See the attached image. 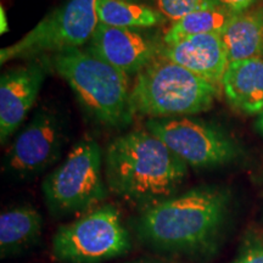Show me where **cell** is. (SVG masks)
Instances as JSON below:
<instances>
[{
  "mask_svg": "<svg viewBox=\"0 0 263 263\" xmlns=\"http://www.w3.org/2000/svg\"><path fill=\"white\" fill-rule=\"evenodd\" d=\"M104 177L99 144L90 138L78 141L43 182V195L51 215L68 217L97 209L107 196Z\"/></svg>",
  "mask_w": 263,
  "mask_h": 263,
  "instance_id": "5",
  "label": "cell"
},
{
  "mask_svg": "<svg viewBox=\"0 0 263 263\" xmlns=\"http://www.w3.org/2000/svg\"><path fill=\"white\" fill-rule=\"evenodd\" d=\"M229 206V194L199 186L144 210L137 232L144 242L171 254L202 255L217 244Z\"/></svg>",
  "mask_w": 263,
  "mask_h": 263,
  "instance_id": "2",
  "label": "cell"
},
{
  "mask_svg": "<svg viewBox=\"0 0 263 263\" xmlns=\"http://www.w3.org/2000/svg\"><path fill=\"white\" fill-rule=\"evenodd\" d=\"M221 85L227 101L240 112H263V59L230 61Z\"/></svg>",
  "mask_w": 263,
  "mask_h": 263,
  "instance_id": "13",
  "label": "cell"
},
{
  "mask_svg": "<svg viewBox=\"0 0 263 263\" xmlns=\"http://www.w3.org/2000/svg\"><path fill=\"white\" fill-rule=\"evenodd\" d=\"M235 14L221 5L212 6L184 16L164 32L163 44H173L199 34H222Z\"/></svg>",
  "mask_w": 263,
  "mask_h": 263,
  "instance_id": "17",
  "label": "cell"
},
{
  "mask_svg": "<svg viewBox=\"0 0 263 263\" xmlns=\"http://www.w3.org/2000/svg\"><path fill=\"white\" fill-rule=\"evenodd\" d=\"M218 87L160 55L137 73L130 91L134 115L190 117L213 106Z\"/></svg>",
  "mask_w": 263,
  "mask_h": 263,
  "instance_id": "4",
  "label": "cell"
},
{
  "mask_svg": "<svg viewBox=\"0 0 263 263\" xmlns=\"http://www.w3.org/2000/svg\"><path fill=\"white\" fill-rule=\"evenodd\" d=\"M257 128H258V130L261 132V134L263 136V112L259 115V117H258V121H257Z\"/></svg>",
  "mask_w": 263,
  "mask_h": 263,
  "instance_id": "21",
  "label": "cell"
},
{
  "mask_svg": "<svg viewBox=\"0 0 263 263\" xmlns=\"http://www.w3.org/2000/svg\"><path fill=\"white\" fill-rule=\"evenodd\" d=\"M95 10L100 24L118 28H151L166 21L157 9L132 0H97Z\"/></svg>",
  "mask_w": 263,
  "mask_h": 263,
  "instance_id": "16",
  "label": "cell"
},
{
  "mask_svg": "<svg viewBox=\"0 0 263 263\" xmlns=\"http://www.w3.org/2000/svg\"><path fill=\"white\" fill-rule=\"evenodd\" d=\"M95 3L97 0H68L52 10L21 39L0 50L2 65L57 55L89 43L99 24Z\"/></svg>",
  "mask_w": 263,
  "mask_h": 263,
  "instance_id": "7",
  "label": "cell"
},
{
  "mask_svg": "<svg viewBox=\"0 0 263 263\" xmlns=\"http://www.w3.org/2000/svg\"><path fill=\"white\" fill-rule=\"evenodd\" d=\"M129 249V234L120 211L111 205L98 206L61 226L51 242L52 256L61 263H101Z\"/></svg>",
  "mask_w": 263,
  "mask_h": 263,
  "instance_id": "6",
  "label": "cell"
},
{
  "mask_svg": "<svg viewBox=\"0 0 263 263\" xmlns=\"http://www.w3.org/2000/svg\"><path fill=\"white\" fill-rule=\"evenodd\" d=\"M65 137L59 114L41 108L9 146L4 159L5 172L20 179L43 173L60 159Z\"/></svg>",
  "mask_w": 263,
  "mask_h": 263,
  "instance_id": "9",
  "label": "cell"
},
{
  "mask_svg": "<svg viewBox=\"0 0 263 263\" xmlns=\"http://www.w3.org/2000/svg\"><path fill=\"white\" fill-rule=\"evenodd\" d=\"M132 2H136V3H140V4H146L150 2H155V0H132Z\"/></svg>",
  "mask_w": 263,
  "mask_h": 263,
  "instance_id": "22",
  "label": "cell"
},
{
  "mask_svg": "<svg viewBox=\"0 0 263 263\" xmlns=\"http://www.w3.org/2000/svg\"><path fill=\"white\" fill-rule=\"evenodd\" d=\"M229 263H263V238L250 240Z\"/></svg>",
  "mask_w": 263,
  "mask_h": 263,
  "instance_id": "19",
  "label": "cell"
},
{
  "mask_svg": "<svg viewBox=\"0 0 263 263\" xmlns=\"http://www.w3.org/2000/svg\"><path fill=\"white\" fill-rule=\"evenodd\" d=\"M218 5L223 6V8L230 10L234 14H239V12L245 11L254 6L258 5L262 0H215Z\"/></svg>",
  "mask_w": 263,
  "mask_h": 263,
  "instance_id": "20",
  "label": "cell"
},
{
  "mask_svg": "<svg viewBox=\"0 0 263 263\" xmlns=\"http://www.w3.org/2000/svg\"><path fill=\"white\" fill-rule=\"evenodd\" d=\"M221 37L229 62L263 59V4L235 14Z\"/></svg>",
  "mask_w": 263,
  "mask_h": 263,
  "instance_id": "14",
  "label": "cell"
},
{
  "mask_svg": "<svg viewBox=\"0 0 263 263\" xmlns=\"http://www.w3.org/2000/svg\"><path fill=\"white\" fill-rule=\"evenodd\" d=\"M155 4L161 14L172 22L192 12L218 5L215 0H155Z\"/></svg>",
  "mask_w": 263,
  "mask_h": 263,
  "instance_id": "18",
  "label": "cell"
},
{
  "mask_svg": "<svg viewBox=\"0 0 263 263\" xmlns=\"http://www.w3.org/2000/svg\"><path fill=\"white\" fill-rule=\"evenodd\" d=\"M88 50L126 73H139L162 52L159 42L140 29L118 28L99 22Z\"/></svg>",
  "mask_w": 263,
  "mask_h": 263,
  "instance_id": "10",
  "label": "cell"
},
{
  "mask_svg": "<svg viewBox=\"0 0 263 263\" xmlns=\"http://www.w3.org/2000/svg\"><path fill=\"white\" fill-rule=\"evenodd\" d=\"M51 65L95 122L112 128L130 123L134 112L126 72L81 48L52 55Z\"/></svg>",
  "mask_w": 263,
  "mask_h": 263,
  "instance_id": "3",
  "label": "cell"
},
{
  "mask_svg": "<svg viewBox=\"0 0 263 263\" xmlns=\"http://www.w3.org/2000/svg\"><path fill=\"white\" fill-rule=\"evenodd\" d=\"M133 263H164V262H160V261H137Z\"/></svg>",
  "mask_w": 263,
  "mask_h": 263,
  "instance_id": "23",
  "label": "cell"
},
{
  "mask_svg": "<svg viewBox=\"0 0 263 263\" xmlns=\"http://www.w3.org/2000/svg\"><path fill=\"white\" fill-rule=\"evenodd\" d=\"M104 174L108 192L146 210L176 195L188 164L150 132L134 130L108 144Z\"/></svg>",
  "mask_w": 263,
  "mask_h": 263,
  "instance_id": "1",
  "label": "cell"
},
{
  "mask_svg": "<svg viewBox=\"0 0 263 263\" xmlns=\"http://www.w3.org/2000/svg\"><path fill=\"white\" fill-rule=\"evenodd\" d=\"M48 73V62L31 60L0 78V141L5 144L31 111Z\"/></svg>",
  "mask_w": 263,
  "mask_h": 263,
  "instance_id": "11",
  "label": "cell"
},
{
  "mask_svg": "<svg viewBox=\"0 0 263 263\" xmlns=\"http://www.w3.org/2000/svg\"><path fill=\"white\" fill-rule=\"evenodd\" d=\"M163 58L176 62L218 87L229 65L221 34H199L173 44H163Z\"/></svg>",
  "mask_w": 263,
  "mask_h": 263,
  "instance_id": "12",
  "label": "cell"
},
{
  "mask_svg": "<svg viewBox=\"0 0 263 263\" xmlns=\"http://www.w3.org/2000/svg\"><path fill=\"white\" fill-rule=\"evenodd\" d=\"M43 218L31 206H17L0 216L2 257L17 255L31 248L42 234Z\"/></svg>",
  "mask_w": 263,
  "mask_h": 263,
  "instance_id": "15",
  "label": "cell"
},
{
  "mask_svg": "<svg viewBox=\"0 0 263 263\" xmlns=\"http://www.w3.org/2000/svg\"><path fill=\"white\" fill-rule=\"evenodd\" d=\"M146 129L193 168L230 163L239 147L221 129L192 117L149 118Z\"/></svg>",
  "mask_w": 263,
  "mask_h": 263,
  "instance_id": "8",
  "label": "cell"
}]
</instances>
